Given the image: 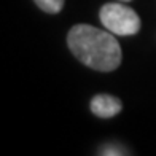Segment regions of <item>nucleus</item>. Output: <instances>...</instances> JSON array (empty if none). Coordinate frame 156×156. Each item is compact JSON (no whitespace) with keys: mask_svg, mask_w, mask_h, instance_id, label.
<instances>
[{"mask_svg":"<svg viewBox=\"0 0 156 156\" xmlns=\"http://www.w3.org/2000/svg\"><path fill=\"white\" fill-rule=\"evenodd\" d=\"M89 110L93 112V115L97 118H102V119H108L113 118L121 113L123 110V102L121 99H118L116 96H112V94H96L93 96L89 102Z\"/></svg>","mask_w":156,"mask_h":156,"instance_id":"obj_3","label":"nucleus"},{"mask_svg":"<svg viewBox=\"0 0 156 156\" xmlns=\"http://www.w3.org/2000/svg\"><path fill=\"white\" fill-rule=\"evenodd\" d=\"M99 19L105 29L119 37L136 35L142 27L140 16L132 8L119 2L102 5L99 10Z\"/></svg>","mask_w":156,"mask_h":156,"instance_id":"obj_2","label":"nucleus"},{"mask_svg":"<svg viewBox=\"0 0 156 156\" xmlns=\"http://www.w3.org/2000/svg\"><path fill=\"white\" fill-rule=\"evenodd\" d=\"M34 3L48 15H58L64 8L66 0H34Z\"/></svg>","mask_w":156,"mask_h":156,"instance_id":"obj_4","label":"nucleus"},{"mask_svg":"<svg viewBox=\"0 0 156 156\" xmlns=\"http://www.w3.org/2000/svg\"><path fill=\"white\" fill-rule=\"evenodd\" d=\"M118 2H132V0H118Z\"/></svg>","mask_w":156,"mask_h":156,"instance_id":"obj_5","label":"nucleus"},{"mask_svg":"<svg viewBox=\"0 0 156 156\" xmlns=\"http://www.w3.org/2000/svg\"><path fill=\"white\" fill-rule=\"evenodd\" d=\"M70 53L83 66L96 72H113L121 66L123 53L115 34L91 24H75L67 34Z\"/></svg>","mask_w":156,"mask_h":156,"instance_id":"obj_1","label":"nucleus"}]
</instances>
